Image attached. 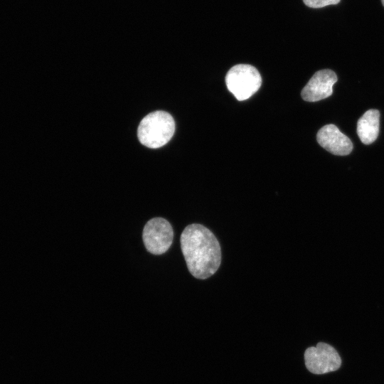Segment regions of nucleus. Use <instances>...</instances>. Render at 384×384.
Returning a JSON list of instances; mask_svg holds the SVG:
<instances>
[{"mask_svg": "<svg viewBox=\"0 0 384 384\" xmlns=\"http://www.w3.org/2000/svg\"><path fill=\"white\" fill-rule=\"evenodd\" d=\"M304 361L306 368L316 375L335 371L341 365V359L336 350L323 342L305 351Z\"/></svg>", "mask_w": 384, "mask_h": 384, "instance_id": "nucleus-5", "label": "nucleus"}, {"mask_svg": "<svg viewBox=\"0 0 384 384\" xmlns=\"http://www.w3.org/2000/svg\"><path fill=\"white\" fill-rule=\"evenodd\" d=\"M381 2H382V4H383V6H384V0H381Z\"/></svg>", "mask_w": 384, "mask_h": 384, "instance_id": "nucleus-10", "label": "nucleus"}, {"mask_svg": "<svg viewBox=\"0 0 384 384\" xmlns=\"http://www.w3.org/2000/svg\"><path fill=\"white\" fill-rule=\"evenodd\" d=\"M225 83L235 97L242 101L250 98L259 90L262 78L259 71L252 65L238 64L228 70Z\"/></svg>", "mask_w": 384, "mask_h": 384, "instance_id": "nucleus-3", "label": "nucleus"}, {"mask_svg": "<svg viewBox=\"0 0 384 384\" xmlns=\"http://www.w3.org/2000/svg\"><path fill=\"white\" fill-rule=\"evenodd\" d=\"M380 112L377 110H368L358 119L357 134L364 144L375 141L379 133Z\"/></svg>", "mask_w": 384, "mask_h": 384, "instance_id": "nucleus-8", "label": "nucleus"}, {"mask_svg": "<svg viewBox=\"0 0 384 384\" xmlns=\"http://www.w3.org/2000/svg\"><path fill=\"white\" fill-rule=\"evenodd\" d=\"M337 81L336 74L325 69L314 73L302 91V97L307 102L325 99L333 93V86Z\"/></svg>", "mask_w": 384, "mask_h": 384, "instance_id": "nucleus-6", "label": "nucleus"}, {"mask_svg": "<svg viewBox=\"0 0 384 384\" xmlns=\"http://www.w3.org/2000/svg\"><path fill=\"white\" fill-rule=\"evenodd\" d=\"M142 238L148 252L153 255H161L166 252L172 244V226L163 218H154L145 224Z\"/></svg>", "mask_w": 384, "mask_h": 384, "instance_id": "nucleus-4", "label": "nucleus"}, {"mask_svg": "<svg viewBox=\"0 0 384 384\" xmlns=\"http://www.w3.org/2000/svg\"><path fill=\"white\" fill-rule=\"evenodd\" d=\"M180 242L187 267L194 277L205 279L215 273L221 262V250L209 229L201 224L188 225Z\"/></svg>", "mask_w": 384, "mask_h": 384, "instance_id": "nucleus-1", "label": "nucleus"}, {"mask_svg": "<svg viewBox=\"0 0 384 384\" xmlns=\"http://www.w3.org/2000/svg\"><path fill=\"white\" fill-rule=\"evenodd\" d=\"M175 122L172 116L164 111H155L145 116L141 121L137 135L144 146L156 149L165 145L173 137Z\"/></svg>", "mask_w": 384, "mask_h": 384, "instance_id": "nucleus-2", "label": "nucleus"}, {"mask_svg": "<svg viewBox=\"0 0 384 384\" xmlns=\"http://www.w3.org/2000/svg\"><path fill=\"white\" fill-rule=\"evenodd\" d=\"M341 0H303L306 6L314 9L337 4Z\"/></svg>", "mask_w": 384, "mask_h": 384, "instance_id": "nucleus-9", "label": "nucleus"}, {"mask_svg": "<svg viewBox=\"0 0 384 384\" xmlns=\"http://www.w3.org/2000/svg\"><path fill=\"white\" fill-rule=\"evenodd\" d=\"M318 143L334 155L346 156L353 149L351 139L332 124L321 127L316 134Z\"/></svg>", "mask_w": 384, "mask_h": 384, "instance_id": "nucleus-7", "label": "nucleus"}]
</instances>
